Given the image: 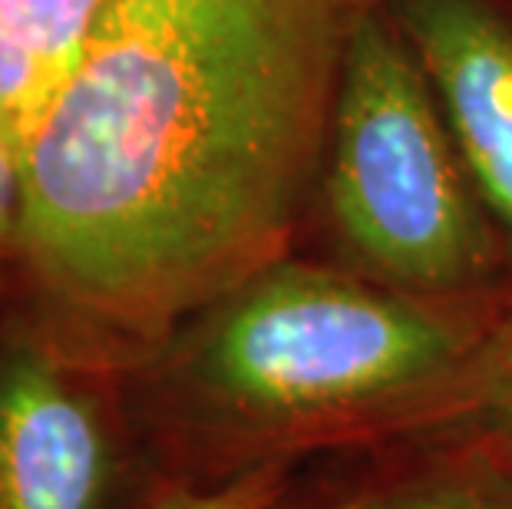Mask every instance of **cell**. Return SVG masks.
Returning a JSON list of instances; mask_svg holds the SVG:
<instances>
[{
	"instance_id": "obj_6",
	"label": "cell",
	"mask_w": 512,
	"mask_h": 509,
	"mask_svg": "<svg viewBox=\"0 0 512 509\" xmlns=\"http://www.w3.org/2000/svg\"><path fill=\"white\" fill-rule=\"evenodd\" d=\"M126 0H0V129L20 146L50 93Z\"/></svg>"
},
{
	"instance_id": "obj_2",
	"label": "cell",
	"mask_w": 512,
	"mask_h": 509,
	"mask_svg": "<svg viewBox=\"0 0 512 509\" xmlns=\"http://www.w3.org/2000/svg\"><path fill=\"white\" fill-rule=\"evenodd\" d=\"M509 301L407 295L294 248L129 367L126 404L162 486L222 483L298 430L456 404Z\"/></svg>"
},
{
	"instance_id": "obj_10",
	"label": "cell",
	"mask_w": 512,
	"mask_h": 509,
	"mask_svg": "<svg viewBox=\"0 0 512 509\" xmlns=\"http://www.w3.org/2000/svg\"><path fill=\"white\" fill-rule=\"evenodd\" d=\"M387 509H493L486 503H473V500H453V496H437V500H413V503H400V506H387Z\"/></svg>"
},
{
	"instance_id": "obj_7",
	"label": "cell",
	"mask_w": 512,
	"mask_h": 509,
	"mask_svg": "<svg viewBox=\"0 0 512 509\" xmlns=\"http://www.w3.org/2000/svg\"><path fill=\"white\" fill-rule=\"evenodd\" d=\"M460 400L483 410L506 437H512V301L486 334L483 348L476 351L456 404Z\"/></svg>"
},
{
	"instance_id": "obj_8",
	"label": "cell",
	"mask_w": 512,
	"mask_h": 509,
	"mask_svg": "<svg viewBox=\"0 0 512 509\" xmlns=\"http://www.w3.org/2000/svg\"><path fill=\"white\" fill-rule=\"evenodd\" d=\"M281 473L271 463H255L222 483H169L159 486L139 509H275Z\"/></svg>"
},
{
	"instance_id": "obj_3",
	"label": "cell",
	"mask_w": 512,
	"mask_h": 509,
	"mask_svg": "<svg viewBox=\"0 0 512 509\" xmlns=\"http://www.w3.org/2000/svg\"><path fill=\"white\" fill-rule=\"evenodd\" d=\"M308 242L324 262L407 295H512L503 229L384 0L347 37L298 248Z\"/></svg>"
},
{
	"instance_id": "obj_9",
	"label": "cell",
	"mask_w": 512,
	"mask_h": 509,
	"mask_svg": "<svg viewBox=\"0 0 512 509\" xmlns=\"http://www.w3.org/2000/svg\"><path fill=\"white\" fill-rule=\"evenodd\" d=\"M14 225H17V149L0 129V305L7 295L10 252H14Z\"/></svg>"
},
{
	"instance_id": "obj_1",
	"label": "cell",
	"mask_w": 512,
	"mask_h": 509,
	"mask_svg": "<svg viewBox=\"0 0 512 509\" xmlns=\"http://www.w3.org/2000/svg\"><path fill=\"white\" fill-rule=\"evenodd\" d=\"M374 0H126L17 146L7 301L129 371L301 245Z\"/></svg>"
},
{
	"instance_id": "obj_5",
	"label": "cell",
	"mask_w": 512,
	"mask_h": 509,
	"mask_svg": "<svg viewBox=\"0 0 512 509\" xmlns=\"http://www.w3.org/2000/svg\"><path fill=\"white\" fill-rule=\"evenodd\" d=\"M512 255V0H384Z\"/></svg>"
},
{
	"instance_id": "obj_4",
	"label": "cell",
	"mask_w": 512,
	"mask_h": 509,
	"mask_svg": "<svg viewBox=\"0 0 512 509\" xmlns=\"http://www.w3.org/2000/svg\"><path fill=\"white\" fill-rule=\"evenodd\" d=\"M143 443L126 371L0 305V509H116Z\"/></svg>"
}]
</instances>
